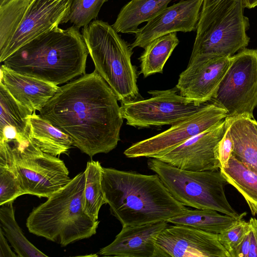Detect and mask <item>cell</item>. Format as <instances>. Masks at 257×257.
<instances>
[{
	"label": "cell",
	"mask_w": 257,
	"mask_h": 257,
	"mask_svg": "<svg viewBox=\"0 0 257 257\" xmlns=\"http://www.w3.org/2000/svg\"><path fill=\"white\" fill-rule=\"evenodd\" d=\"M103 167L98 161L87 163L85 185L82 196L84 211L92 219L97 220L99 210L106 204L102 187Z\"/></svg>",
	"instance_id": "26"
},
{
	"label": "cell",
	"mask_w": 257,
	"mask_h": 257,
	"mask_svg": "<svg viewBox=\"0 0 257 257\" xmlns=\"http://www.w3.org/2000/svg\"><path fill=\"white\" fill-rule=\"evenodd\" d=\"M210 102L193 115L172 125L166 131L133 144L124 151V155L130 158L156 159L225 119L226 110Z\"/></svg>",
	"instance_id": "11"
},
{
	"label": "cell",
	"mask_w": 257,
	"mask_h": 257,
	"mask_svg": "<svg viewBox=\"0 0 257 257\" xmlns=\"http://www.w3.org/2000/svg\"><path fill=\"white\" fill-rule=\"evenodd\" d=\"M225 130L224 119L156 159L185 170H219L216 147Z\"/></svg>",
	"instance_id": "13"
},
{
	"label": "cell",
	"mask_w": 257,
	"mask_h": 257,
	"mask_svg": "<svg viewBox=\"0 0 257 257\" xmlns=\"http://www.w3.org/2000/svg\"><path fill=\"white\" fill-rule=\"evenodd\" d=\"M147 165L171 195L184 205L213 210L234 217L239 216L226 198L224 188L228 182L220 170H185L154 158L150 159Z\"/></svg>",
	"instance_id": "6"
},
{
	"label": "cell",
	"mask_w": 257,
	"mask_h": 257,
	"mask_svg": "<svg viewBox=\"0 0 257 257\" xmlns=\"http://www.w3.org/2000/svg\"><path fill=\"white\" fill-rule=\"evenodd\" d=\"M172 1L131 0L121 8L112 26L117 33L135 34L141 24L157 16Z\"/></svg>",
	"instance_id": "20"
},
{
	"label": "cell",
	"mask_w": 257,
	"mask_h": 257,
	"mask_svg": "<svg viewBox=\"0 0 257 257\" xmlns=\"http://www.w3.org/2000/svg\"><path fill=\"white\" fill-rule=\"evenodd\" d=\"M248 222L250 232V246L248 257H257V219L251 217Z\"/></svg>",
	"instance_id": "34"
},
{
	"label": "cell",
	"mask_w": 257,
	"mask_h": 257,
	"mask_svg": "<svg viewBox=\"0 0 257 257\" xmlns=\"http://www.w3.org/2000/svg\"><path fill=\"white\" fill-rule=\"evenodd\" d=\"M85 173L77 174L29 214L26 226L30 232L66 246L90 237L96 233L99 221L83 210L82 196Z\"/></svg>",
	"instance_id": "4"
},
{
	"label": "cell",
	"mask_w": 257,
	"mask_h": 257,
	"mask_svg": "<svg viewBox=\"0 0 257 257\" xmlns=\"http://www.w3.org/2000/svg\"><path fill=\"white\" fill-rule=\"evenodd\" d=\"M0 166L15 173L25 194L48 198L71 180L64 162L32 143L19 146L0 142Z\"/></svg>",
	"instance_id": "7"
},
{
	"label": "cell",
	"mask_w": 257,
	"mask_h": 257,
	"mask_svg": "<svg viewBox=\"0 0 257 257\" xmlns=\"http://www.w3.org/2000/svg\"><path fill=\"white\" fill-rule=\"evenodd\" d=\"M88 54L79 28L57 27L28 42L3 63L16 72L58 85L85 74Z\"/></svg>",
	"instance_id": "3"
},
{
	"label": "cell",
	"mask_w": 257,
	"mask_h": 257,
	"mask_svg": "<svg viewBox=\"0 0 257 257\" xmlns=\"http://www.w3.org/2000/svg\"><path fill=\"white\" fill-rule=\"evenodd\" d=\"M252 119L231 118L230 133L233 147L232 155L257 174V130Z\"/></svg>",
	"instance_id": "21"
},
{
	"label": "cell",
	"mask_w": 257,
	"mask_h": 257,
	"mask_svg": "<svg viewBox=\"0 0 257 257\" xmlns=\"http://www.w3.org/2000/svg\"><path fill=\"white\" fill-rule=\"evenodd\" d=\"M235 0H203L196 36L203 33Z\"/></svg>",
	"instance_id": "32"
},
{
	"label": "cell",
	"mask_w": 257,
	"mask_h": 257,
	"mask_svg": "<svg viewBox=\"0 0 257 257\" xmlns=\"http://www.w3.org/2000/svg\"><path fill=\"white\" fill-rule=\"evenodd\" d=\"M225 109V118L254 119L257 107V49L244 48L231 63L211 101Z\"/></svg>",
	"instance_id": "8"
},
{
	"label": "cell",
	"mask_w": 257,
	"mask_h": 257,
	"mask_svg": "<svg viewBox=\"0 0 257 257\" xmlns=\"http://www.w3.org/2000/svg\"><path fill=\"white\" fill-rule=\"evenodd\" d=\"M226 130L221 140L216 147V156L220 164V168H225L232 155L233 143L230 133L231 119L225 118ZM219 168V169H220Z\"/></svg>",
	"instance_id": "33"
},
{
	"label": "cell",
	"mask_w": 257,
	"mask_h": 257,
	"mask_svg": "<svg viewBox=\"0 0 257 257\" xmlns=\"http://www.w3.org/2000/svg\"><path fill=\"white\" fill-rule=\"evenodd\" d=\"M219 170L228 183L243 196L251 214L257 215V174L232 155L227 166Z\"/></svg>",
	"instance_id": "23"
},
{
	"label": "cell",
	"mask_w": 257,
	"mask_h": 257,
	"mask_svg": "<svg viewBox=\"0 0 257 257\" xmlns=\"http://www.w3.org/2000/svg\"><path fill=\"white\" fill-rule=\"evenodd\" d=\"M4 231L0 227V257L18 256L11 249L5 237Z\"/></svg>",
	"instance_id": "35"
},
{
	"label": "cell",
	"mask_w": 257,
	"mask_h": 257,
	"mask_svg": "<svg viewBox=\"0 0 257 257\" xmlns=\"http://www.w3.org/2000/svg\"><path fill=\"white\" fill-rule=\"evenodd\" d=\"M147 99L121 102L122 116L127 125L148 127L173 125L193 115L208 102L197 104L176 90H152Z\"/></svg>",
	"instance_id": "10"
},
{
	"label": "cell",
	"mask_w": 257,
	"mask_h": 257,
	"mask_svg": "<svg viewBox=\"0 0 257 257\" xmlns=\"http://www.w3.org/2000/svg\"><path fill=\"white\" fill-rule=\"evenodd\" d=\"M250 246V232L249 230L245 234L244 238L237 251L236 257H248Z\"/></svg>",
	"instance_id": "36"
},
{
	"label": "cell",
	"mask_w": 257,
	"mask_h": 257,
	"mask_svg": "<svg viewBox=\"0 0 257 257\" xmlns=\"http://www.w3.org/2000/svg\"><path fill=\"white\" fill-rule=\"evenodd\" d=\"M248 230V222L241 219L218 234L219 242L229 257H236L238 247Z\"/></svg>",
	"instance_id": "30"
},
{
	"label": "cell",
	"mask_w": 257,
	"mask_h": 257,
	"mask_svg": "<svg viewBox=\"0 0 257 257\" xmlns=\"http://www.w3.org/2000/svg\"><path fill=\"white\" fill-rule=\"evenodd\" d=\"M1 83L17 101L32 112L41 110L59 87L16 72L4 64L1 67Z\"/></svg>",
	"instance_id": "18"
},
{
	"label": "cell",
	"mask_w": 257,
	"mask_h": 257,
	"mask_svg": "<svg viewBox=\"0 0 257 257\" xmlns=\"http://www.w3.org/2000/svg\"><path fill=\"white\" fill-rule=\"evenodd\" d=\"M155 245V257H229L218 234L181 225L164 229Z\"/></svg>",
	"instance_id": "12"
},
{
	"label": "cell",
	"mask_w": 257,
	"mask_h": 257,
	"mask_svg": "<svg viewBox=\"0 0 257 257\" xmlns=\"http://www.w3.org/2000/svg\"><path fill=\"white\" fill-rule=\"evenodd\" d=\"M95 66L121 102L137 100L139 97L137 70L131 61L133 49L112 26L94 20L81 30Z\"/></svg>",
	"instance_id": "5"
},
{
	"label": "cell",
	"mask_w": 257,
	"mask_h": 257,
	"mask_svg": "<svg viewBox=\"0 0 257 257\" xmlns=\"http://www.w3.org/2000/svg\"><path fill=\"white\" fill-rule=\"evenodd\" d=\"M244 8L252 9L257 6V0H242Z\"/></svg>",
	"instance_id": "37"
},
{
	"label": "cell",
	"mask_w": 257,
	"mask_h": 257,
	"mask_svg": "<svg viewBox=\"0 0 257 257\" xmlns=\"http://www.w3.org/2000/svg\"><path fill=\"white\" fill-rule=\"evenodd\" d=\"M102 187L111 214L122 226L167 221L188 209L171 195L157 174L103 167Z\"/></svg>",
	"instance_id": "2"
},
{
	"label": "cell",
	"mask_w": 257,
	"mask_h": 257,
	"mask_svg": "<svg viewBox=\"0 0 257 257\" xmlns=\"http://www.w3.org/2000/svg\"><path fill=\"white\" fill-rule=\"evenodd\" d=\"M167 226V221L122 226L114 240L98 253L104 256L155 257L156 239Z\"/></svg>",
	"instance_id": "17"
},
{
	"label": "cell",
	"mask_w": 257,
	"mask_h": 257,
	"mask_svg": "<svg viewBox=\"0 0 257 257\" xmlns=\"http://www.w3.org/2000/svg\"><path fill=\"white\" fill-rule=\"evenodd\" d=\"M35 112L29 116L27 123L31 142L42 152L55 157L67 154L73 146L71 138Z\"/></svg>",
	"instance_id": "19"
},
{
	"label": "cell",
	"mask_w": 257,
	"mask_h": 257,
	"mask_svg": "<svg viewBox=\"0 0 257 257\" xmlns=\"http://www.w3.org/2000/svg\"><path fill=\"white\" fill-rule=\"evenodd\" d=\"M117 97L95 70L59 87L39 115L68 135L92 158L108 153L120 140L123 124Z\"/></svg>",
	"instance_id": "1"
},
{
	"label": "cell",
	"mask_w": 257,
	"mask_h": 257,
	"mask_svg": "<svg viewBox=\"0 0 257 257\" xmlns=\"http://www.w3.org/2000/svg\"><path fill=\"white\" fill-rule=\"evenodd\" d=\"M24 194L14 171L7 166H0V206L14 202Z\"/></svg>",
	"instance_id": "31"
},
{
	"label": "cell",
	"mask_w": 257,
	"mask_h": 257,
	"mask_svg": "<svg viewBox=\"0 0 257 257\" xmlns=\"http://www.w3.org/2000/svg\"><path fill=\"white\" fill-rule=\"evenodd\" d=\"M231 63V57L189 61L179 75L176 88L180 94L197 104L211 101Z\"/></svg>",
	"instance_id": "15"
},
{
	"label": "cell",
	"mask_w": 257,
	"mask_h": 257,
	"mask_svg": "<svg viewBox=\"0 0 257 257\" xmlns=\"http://www.w3.org/2000/svg\"><path fill=\"white\" fill-rule=\"evenodd\" d=\"M72 3V0H33L10 43L0 54V62L41 34L69 22Z\"/></svg>",
	"instance_id": "14"
},
{
	"label": "cell",
	"mask_w": 257,
	"mask_h": 257,
	"mask_svg": "<svg viewBox=\"0 0 257 257\" xmlns=\"http://www.w3.org/2000/svg\"><path fill=\"white\" fill-rule=\"evenodd\" d=\"M13 202L1 206L0 224L4 233L17 256L19 257H47L33 245L23 234L15 216Z\"/></svg>",
	"instance_id": "25"
},
{
	"label": "cell",
	"mask_w": 257,
	"mask_h": 257,
	"mask_svg": "<svg viewBox=\"0 0 257 257\" xmlns=\"http://www.w3.org/2000/svg\"><path fill=\"white\" fill-rule=\"evenodd\" d=\"M242 0H235L201 34L196 36L189 61L229 57L248 46L249 19Z\"/></svg>",
	"instance_id": "9"
},
{
	"label": "cell",
	"mask_w": 257,
	"mask_h": 257,
	"mask_svg": "<svg viewBox=\"0 0 257 257\" xmlns=\"http://www.w3.org/2000/svg\"><path fill=\"white\" fill-rule=\"evenodd\" d=\"M252 121L257 130V121L255 120L254 119H252Z\"/></svg>",
	"instance_id": "38"
},
{
	"label": "cell",
	"mask_w": 257,
	"mask_h": 257,
	"mask_svg": "<svg viewBox=\"0 0 257 257\" xmlns=\"http://www.w3.org/2000/svg\"><path fill=\"white\" fill-rule=\"evenodd\" d=\"M0 129L10 127L21 135L27 133L29 116L32 112L17 101L0 82Z\"/></svg>",
	"instance_id": "28"
},
{
	"label": "cell",
	"mask_w": 257,
	"mask_h": 257,
	"mask_svg": "<svg viewBox=\"0 0 257 257\" xmlns=\"http://www.w3.org/2000/svg\"><path fill=\"white\" fill-rule=\"evenodd\" d=\"M203 0H182L166 8L139 29L130 45L145 48L156 38L171 33L196 30Z\"/></svg>",
	"instance_id": "16"
},
{
	"label": "cell",
	"mask_w": 257,
	"mask_h": 257,
	"mask_svg": "<svg viewBox=\"0 0 257 257\" xmlns=\"http://www.w3.org/2000/svg\"><path fill=\"white\" fill-rule=\"evenodd\" d=\"M33 0H0V54L6 50Z\"/></svg>",
	"instance_id": "27"
},
{
	"label": "cell",
	"mask_w": 257,
	"mask_h": 257,
	"mask_svg": "<svg viewBox=\"0 0 257 257\" xmlns=\"http://www.w3.org/2000/svg\"><path fill=\"white\" fill-rule=\"evenodd\" d=\"M179 43L176 32L160 36L151 42L139 58L140 73L144 78L156 73H162L166 62Z\"/></svg>",
	"instance_id": "24"
},
{
	"label": "cell",
	"mask_w": 257,
	"mask_h": 257,
	"mask_svg": "<svg viewBox=\"0 0 257 257\" xmlns=\"http://www.w3.org/2000/svg\"><path fill=\"white\" fill-rule=\"evenodd\" d=\"M243 212L237 217L218 211L204 209H187L183 213L169 219L167 221L173 224L191 227L205 232L218 234L231 226L246 215Z\"/></svg>",
	"instance_id": "22"
},
{
	"label": "cell",
	"mask_w": 257,
	"mask_h": 257,
	"mask_svg": "<svg viewBox=\"0 0 257 257\" xmlns=\"http://www.w3.org/2000/svg\"><path fill=\"white\" fill-rule=\"evenodd\" d=\"M108 0H72L69 21L80 29L97 17L99 11Z\"/></svg>",
	"instance_id": "29"
}]
</instances>
